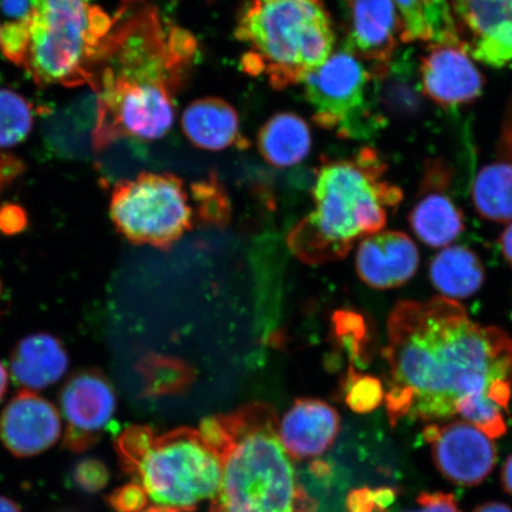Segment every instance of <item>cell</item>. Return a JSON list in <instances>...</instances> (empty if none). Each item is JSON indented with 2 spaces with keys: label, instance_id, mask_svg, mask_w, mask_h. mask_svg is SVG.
<instances>
[{
  "label": "cell",
  "instance_id": "6da1fadb",
  "mask_svg": "<svg viewBox=\"0 0 512 512\" xmlns=\"http://www.w3.org/2000/svg\"><path fill=\"white\" fill-rule=\"evenodd\" d=\"M389 368L384 402L395 426L405 418L450 419L459 400L486 395L508 411L512 338L473 322L456 300H402L388 318Z\"/></svg>",
  "mask_w": 512,
  "mask_h": 512
},
{
  "label": "cell",
  "instance_id": "7a4b0ae2",
  "mask_svg": "<svg viewBox=\"0 0 512 512\" xmlns=\"http://www.w3.org/2000/svg\"><path fill=\"white\" fill-rule=\"evenodd\" d=\"M197 51L190 32L163 22L146 0H124L86 68L98 101L94 152L121 139L153 142L176 118L175 95Z\"/></svg>",
  "mask_w": 512,
  "mask_h": 512
},
{
  "label": "cell",
  "instance_id": "3957f363",
  "mask_svg": "<svg viewBox=\"0 0 512 512\" xmlns=\"http://www.w3.org/2000/svg\"><path fill=\"white\" fill-rule=\"evenodd\" d=\"M220 454L222 483L210 512H315L279 435L274 408L251 403L202 422Z\"/></svg>",
  "mask_w": 512,
  "mask_h": 512
},
{
  "label": "cell",
  "instance_id": "277c9868",
  "mask_svg": "<svg viewBox=\"0 0 512 512\" xmlns=\"http://www.w3.org/2000/svg\"><path fill=\"white\" fill-rule=\"evenodd\" d=\"M387 165L364 147L355 156L324 160L313 187L315 209L287 235V246L307 265L345 258L356 241L381 232L386 208L398 206L402 191L384 181Z\"/></svg>",
  "mask_w": 512,
  "mask_h": 512
},
{
  "label": "cell",
  "instance_id": "5b68a950",
  "mask_svg": "<svg viewBox=\"0 0 512 512\" xmlns=\"http://www.w3.org/2000/svg\"><path fill=\"white\" fill-rule=\"evenodd\" d=\"M235 37L246 48L243 72L275 89L303 83L329 59L335 31L323 0H246Z\"/></svg>",
  "mask_w": 512,
  "mask_h": 512
},
{
  "label": "cell",
  "instance_id": "8992f818",
  "mask_svg": "<svg viewBox=\"0 0 512 512\" xmlns=\"http://www.w3.org/2000/svg\"><path fill=\"white\" fill-rule=\"evenodd\" d=\"M115 448L121 469L145 492L144 512H192L219 494L221 457L200 430L156 434L150 427L133 426Z\"/></svg>",
  "mask_w": 512,
  "mask_h": 512
},
{
  "label": "cell",
  "instance_id": "52a82bcc",
  "mask_svg": "<svg viewBox=\"0 0 512 512\" xmlns=\"http://www.w3.org/2000/svg\"><path fill=\"white\" fill-rule=\"evenodd\" d=\"M111 18L89 0H34L21 68L40 86H81Z\"/></svg>",
  "mask_w": 512,
  "mask_h": 512
},
{
  "label": "cell",
  "instance_id": "ba28073f",
  "mask_svg": "<svg viewBox=\"0 0 512 512\" xmlns=\"http://www.w3.org/2000/svg\"><path fill=\"white\" fill-rule=\"evenodd\" d=\"M110 214L127 241L162 251L181 240L195 220L184 182L169 172H143L115 184Z\"/></svg>",
  "mask_w": 512,
  "mask_h": 512
},
{
  "label": "cell",
  "instance_id": "9c48e42d",
  "mask_svg": "<svg viewBox=\"0 0 512 512\" xmlns=\"http://www.w3.org/2000/svg\"><path fill=\"white\" fill-rule=\"evenodd\" d=\"M371 80L373 75L366 63L344 44L332 51L329 59L303 81L315 123L325 130H335L343 138L361 132V121L373 114L367 105Z\"/></svg>",
  "mask_w": 512,
  "mask_h": 512
},
{
  "label": "cell",
  "instance_id": "30bf717a",
  "mask_svg": "<svg viewBox=\"0 0 512 512\" xmlns=\"http://www.w3.org/2000/svg\"><path fill=\"white\" fill-rule=\"evenodd\" d=\"M60 409L67 422L62 446L73 453L91 450L99 443L117 413V395L99 370H82L64 384Z\"/></svg>",
  "mask_w": 512,
  "mask_h": 512
},
{
  "label": "cell",
  "instance_id": "8fae6325",
  "mask_svg": "<svg viewBox=\"0 0 512 512\" xmlns=\"http://www.w3.org/2000/svg\"><path fill=\"white\" fill-rule=\"evenodd\" d=\"M424 437L431 444L438 471L451 483L476 486L489 477L497 452L489 437L465 421L428 425Z\"/></svg>",
  "mask_w": 512,
  "mask_h": 512
},
{
  "label": "cell",
  "instance_id": "7c38bea8",
  "mask_svg": "<svg viewBox=\"0 0 512 512\" xmlns=\"http://www.w3.org/2000/svg\"><path fill=\"white\" fill-rule=\"evenodd\" d=\"M348 28L344 46L370 64L373 79H381L393 61L401 21L393 0H344Z\"/></svg>",
  "mask_w": 512,
  "mask_h": 512
},
{
  "label": "cell",
  "instance_id": "4fadbf2b",
  "mask_svg": "<svg viewBox=\"0 0 512 512\" xmlns=\"http://www.w3.org/2000/svg\"><path fill=\"white\" fill-rule=\"evenodd\" d=\"M419 74L422 93L441 107L469 105L483 93V74L464 43L430 44Z\"/></svg>",
  "mask_w": 512,
  "mask_h": 512
},
{
  "label": "cell",
  "instance_id": "5bb4252c",
  "mask_svg": "<svg viewBox=\"0 0 512 512\" xmlns=\"http://www.w3.org/2000/svg\"><path fill=\"white\" fill-rule=\"evenodd\" d=\"M61 435L59 409L34 390H19L0 414V441L16 458L48 451Z\"/></svg>",
  "mask_w": 512,
  "mask_h": 512
},
{
  "label": "cell",
  "instance_id": "9a60e30c",
  "mask_svg": "<svg viewBox=\"0 0 512 512\" xmlns=\"http://www.w3.org/2000/svg\"><path fill=\"white\" fill-rule=\"evenodd\" d=\"M420 265L418 247L402 232H379L360 242L356 252L358 277L376 290L406 285Z\"/></svg>",
  "mask_w": 512,
  "mask_h": 512
},
{
  "label": "cell",
  "instance_id": "2e32d148",
  "mask_svg": "<svg viewBox=\"0 0 512 512\" xmlns=\"http://www.w3.org/2000/svg\"><path fill=\"white\" fill-rule=\"evenodd\" d=\"M339 430L341 418L336 409L316 399L297 400L279 420L281 443L296 460L323 456L334 445Z\"/></svg>",
  "mask_w": 512,
  "mask_h": 512
},
{
  "label": "cell",
  "instance_id": "e0dca14e",
  "mask_svg": "<svg viewBox=\"0 0 512 512\" xmlns=\"http://www.w3.org/2000/svg\"><path fill=\"white\" fill-rule=\"evenodd\" d=\"M185 137L197 149L219 152L238 147L246 150L251 143L243 136L238 112L219 98L198 99L182 115Z\"/></svg>",
  "mask_w": 512,
  "mask_h": 512
},
{
  "label": "cell",
  "instance_id": "ac0fdd59",
  "mask_svg": "<svg viewBox=\"0 0 512 512\" xmlns=\"http://www.w3.org/2000/svg\"><path fill=\"white\" fill-rule=\"evenodd\" d=\"M69 367L66 348L49 334H34L22 339L10 357L12 379L22 389L41 390L59 382Z\"/></svg>",
  "mask_w": 512,
  "mask_h": 512
},
{
  "label": "cell",
  "instance_id": "d6986e66",
  "mask_svg": "<svg viewBox=\"0 0 512 512\" xmlns=\"http://www.w3.org/2000/svg\"><path fill=\"white\" fill-rule=\"evenodd\" d=\"M311 149L310 126L296 113L273 115L258 134L260 155L275 168H291L302 163Z\"/></svg>",
  "mask_w": 512,
  "mask_h": 512
},
{
  "label": "cell",
  "instance_id": "ffe728a7",
  "mask_svg": "<svg viewBox=\"0 0 512 512\" xmlns=\"http://www.w3.org/2000/svg\"><path fill=\"white\" fill-rule=\"evenodd\" d=\"M430 279L437 291L448 299H465L484 285L482 261L471 249L453 246L443 249L431 262Z\"/></svg>",
  "mask_w": 512,
  "mask_h": 512
},
{
  "label": "cell",
  "instance_id": "44dd1931",
  "mask_svg": "<svg viewBox=\"0 0 512 512\" xmlns=\"http://www.w3.org/2000/svg\"><path fill=\"white\" fill-rule=\"evenodd\" d=\"M408 220L416 238L432 248L451 245L465 229L462 211L441 192H430L421 198Z\"/></svg>",
  "mask_w": 512,
  "mask_h": 512
},
{
  "label": "cell",
  "instance_id": "7402d4cb",
  "mask_svg": "<svg viewBox=\"0 0 512 512\" xmlns=\"http://www.w3.org/2000/svg\"><path fill=\"white\" fill-rule=\"evenodd\" d=\"M472 200L483 219L512 221V162L499 159L480 169L473 183Z\"/></svg>",
  "mask_w": 512,
  "mask_h": 512
},
{
  "label": "cell",
  "instance_id": "603a6c76",
  "mask_svg": "<svg viewBox=\"0 0 512 512\" xmlns=\"http://www.w3.org/2000/svg\"><path fill=\"white\" fill-rule=\"evenodd\" d=\"M34 126V110L23 95L0 88V149L24 142Z\"/></svg>",
  "mask_w": 512,
  "mask_h": 512
},
{
  "label": "cell",
  "instance_id": "cb8c5ba5",
  "mask_svg": "<svg viewBox=\"0 0 512 512\" xmlns=\"http://www.w3.org/2000/svg\"><path fill=\"white\" fill-rule=\"evenodd\" d=\"M195 219L207 227H226L232 219V206L226 189L214 174L191 185Z\"/></svg>",
  "mask_w": 512,
  "mask_h": 512
},
{
  "label": "cell",
  "instance_id": "d4e9b609",
  "mask_svg": "<svg viewBox=\"0 0 512 512\" xmlns=\"http://www.w3.org/2000/svg\"><path fill=\"white\" fill-rule=\"evenodd\" d=\"M457 414L462 415L469 424L482 431L486 437L497 439L508 431L503 408L486 395H471L459 400Z\"/></svg>",
  "mask_w": 512,
  "mask_h": 512
},
{
  "label": "cell",
  "instance_id": "484cf974",
  "mask_svg": "<svg viewBox=\"0 0 512 512\" xmlns=\"http://www.w3.org/2000/svg\"><path fill=\"white\" fill-rule=\"evenodd\" d=\"M147 392L151 394L172 393L190 379V370L182 362L170 358L152 356L143 367Z\"/></svg>",
  "mask_w": 512,
  "mask_h": 512
},
{
  "label": "cell",
  "instance_id": "4316f807",
  "mask_svg": "<svg viewBox=\"0 0 512 512\" xmlns=\"http://www.w3.org/2000/svg\"><path fill=\"white\" fill-rule=\"evenodd\" d=\"M384 399V390L376 377L349 371L347 402L358 413H369L379 407Z\"/></svg>",
  "mask_w": 512,
  "mask_h": 512
},
{
  "label": "cell",
  "instance_id": "83f0119b",
  "mask_svg": "<svg viewBox=\"0 0 512 512\" xmlns=\"http://www.w3.org/2000/svg\"><path fill=\"white\" fill-rule=\"evenodd\" d=\"M335 332L339 342L352 358L360 360L366 354L367 326L361 315L352 311H338L334 315Z\"/></svg>",
  "mask_w": 512,
  "mask_h": 512
},
{
  "label": "cell",
  "instance_id": "f1b7e54d",
  "mask_svg": "<svg viewBox=\"0 0 512 512\" xmlns=\"http://www.w3.org/2000/svg\"><path fill=\"white\" fill-rule=\"evenodd\" d=\"M401 21L400 41L431 43L424 2L422 0H393Z\"/></svg>",
  "mask_w": 512,
  "mask_h": 512
},
{
  "label": "cell",
  "instance_id": "f546056e",
  "mask_svg": "<svg viewBox=\"0 0 512 512\" xmlns=\"http://www.w3.org/2000/svg\"><path fill=\"white\" fill-rule=\"evenodd\" d=\"M111 473L105 463L95 458H83L73 469L74 483L87 494H96L104 490L110 482Z\"/></svg>",
  "mask_w": 512,
  "mask_h": 512
},
{
  "label": "cell",
  "instance_id": "4dcf8cb0",
  "mask_svg": "<svg viewBox=\"0 0 512 512\" xmlns=\"http://www.w3.org/2000/svg\"><path fill=\"white\" fill-rule=\"evenodd\" d=\"M396 491L393 489L357 490L349 497L351 512H383L394 502Z\"/></svg>",
  "mask_w": 512,
  "mask_h": 512
},
{
  "label": "cell",
  "instance_id": "1f68e13d",
  "mask_svg": "<svg viewBox=\"0 0 512 512\" xmlns=\"http://www.w3.org/2000/svg\"><path fill=\"white\" fill-rule=\"evenodd\" d=\"M115 512H144L147 508V497L136 483L121 486L107 498Z\"/></svg>",
  "mask_w": 512,
  "mask_h": 512
},
{
  "label": "cell",
  "instance_id": "d6a6232c",
  "mask_svg": "<svg viewBox=\"0 0 512 512\" xmlns=\"http://www.w3.org/2000/svg\"><path fill=\"white\" fill-rule=\"evenodd\" d=\"M27 227L28 216L23 208L12 203L0 207V232L5 235H16Z\"/></svg>",
  "mask_w": 512,
  "mask_h": 512
},
{
  "label": "cell",
  "instance_id": "836d02e7",
  "mask_svg": "<svg viewBox=\"0 0 512 512\" xmlns=\"http://www.w3.org/2000/svg\"><path fill=\"white\" fill-rule=\"evenodd\" d=\"M421 512H462L457 499L444 492H424L418 497Z\"/></svg>",
  "mask_w": 512,
  "mask_h": 512
},
{
  "label": "cell",
  "instance_id": "e575fe53",
  "mask_svg": "<svg viewBox=\"0 0 512 512\" xmlns=\"http://www.w3.org/2000/svg\"><path fill=\"white\" fill-rule=\"evenodd\" d=\"M34 9V0H0V12L10 22H19L27 19Z\"/></svg>",
  "mask_w": 512,
  "mask_h": 512
},
{
  "label": "cell",
  "instance_id": "d590c367",
  "mask_svg": "<svg viewBox=\"0 0 512 512\" xmlns=\"http://www.w3.org/2000/svg\"><path fill=\"white\" fill-rule=\"evenodd\" d=\"M22 172L23 164L21 160L9 155H0V194H2Z\"/></svg>",
  "mask_w": 512,
  "mask_h": 512
},
{
  "label": "cell",
  "instance_id": "8d00e7d4",
  "mask_svg": "<svg viewBox=\"0 0 512 512\" xmlns=\"http://www.w3.org/2000/svg\"><path fill=\"white\" fill-rule=\"evenodd\" d=\"M499 156L512 162V96L505 113L501 140H499Z\"/></svg>",
  "mask_w": 512,
  "mask_h": 512
},
{
  "label": "cell",
  "instance_id": "74e56055",
  "mask_svg": "<svg viewBox=\"0 0 512 512\" xmlns=\"http://www.w3.org/2000/svg\"><path fill=\"white\" fill-rule=\"evenodd\" d=\"M499 243H501L504 258L512 266V223L504 230Z\"/></svg>",
  "mask_w": 512,
  "mask_h": 512
},
{
  "label": "cell",
  "instance_id": "f35d334b",
  "mask_svg": "<svg viewBox=\"0 0 512 512\" xmlns=\"http://www.w3.org/2000/svg\"><path fill=\"white\" fill-rule=\"evenodd\" d=\"M502 484L505 491L512 496V454L505 462L502 470Z\"/></svg>",
  "mask_w": 512,
  "mask_h": 512
},
{
  "label": "cell",
  "instance_id": "ab89813d",
  "mask_svg": "<svg viewBox=\"0 0 512 512\" xmlns=\"http://www.w3.org/2000/svg\"><path fill=\"white\" fill-rule=\"evenodd\" d=\"M473 512H512V509L508 505L492 502L479 505Z\"/></svg>",
  "mask_w": 512,
  "mask_h": 512
},
{
  "label": "cell",
  "instance_id": "60d3db41",
  "mask_svg": "<svg viewBox=\"0 0 512 512\" xmlns=\"http://www.w3.org/2000/svg\"><path fill=\"white\" fill-rule=\"evenodd\" d=\"M9 374L4 364L0 362V401L4 399L6 392H8Z\"/></svg>",
  "mask_w": 512,
  "mask_h": 512
},
{
  "label": "cell",
  "instance_id": "b9f144b4",
  "mask_svg": "<svg viewBox=\"0 0 512 512\" xmlns=\"http://www.w3.org/2000/svg\"><path fill=\"white\" fill-rule=\"evenodd\" d=\"M0 512H22L12 499L0 496Z\"/></svg>",
  "mask_w": 512,
  "mask_h": 512
},
{
  "label": "cell",
  "instance_id": "7bdbcfd3",
  "mask_svg": "<svg viewBox=\"0 0 512 512\" xmlns=\"http://www.w3.org/2000/svg\"><path fill=\"white\" fill-rule=\"evenodd\" d=\"M3 285L2 281H0V298H2Z\"/></svg>",
  "mask_w": 512,
  "mask_h": 512
},
{
  "label": "cell",
  "instance_id": "ee69618b",
  "mask_svg": "<svg viewBox=\"0 0 512 512\" xmlns=\"http://www.w3.org/2000/svg\"><path fill=\"white\" fill-rule=\"evenodd\" d=\"M64 512H72V511H64Z\"/></svg>",
  "mask_w": 512,
  "mask_h": 512
},
{
  "label": "cell",
  "instance_id": "f6af8a7d",
  "mask_svg": "<svg viewBox=\"0 0 512 512\" xmlns=\"http://www.w3.org/2000/svg\"><path fill=\"white\" fill-rule=\"evenodd\" d=\"M0 29H2V27H0Z\"/></svg>",
  "mask_w": 512,
  "mask_h": 512
}]
</instances>
